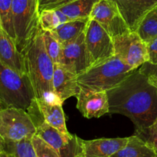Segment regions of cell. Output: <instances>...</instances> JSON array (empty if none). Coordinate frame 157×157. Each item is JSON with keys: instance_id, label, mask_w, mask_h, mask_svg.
Returning a JSON list of instances; mask_svg holds the SVG:
<instances>
[{"instance_id": "cell-1", "label": "cell", "mask_w": 157, "mask_h": 157, "mask_svg": "<svg viewBox=\"0 0 157 157\" xmlns=\"http://www.w3.org/2000/svg\"><path fill=\"white\" fill-rule=\"evenodd\" d=\"M107 93L109 113L128 117L134 125L135 134L144 131L156 119L157 89L139 69Z\"/></svg>"}, {"instance_id": "cell-2", "label": "cell", "mask_w": 157, "mask_h": 157, "mask_svg": "<svg viewBox=\"0 0 157 157\" xmlns=\"http://www.w3.org/2000/svg\"><path fill=\"white\" fill-rule=\"evenodd\" d=\"M24 56L27 75L35 99H41L49 103L62 104L63 102L54 91L52 80L55 63L44 48L41 28Z\"/></svg>"}, {"instance_id": "cell-3", "label": "cell", "mask_w": 157, "mask_h": 157, "mask_svg": "<svg viewBox=\"0 0 157 157\" xmlns=\"http://www.w3.org/2000/svg\"><path fill=\"white\" fill-rule=\"evenodd\" d=\"M134 71L114 55L78 75V83L80 88L107 92L122 83Z\"/></svg>"}, {"instance_id": "cell-4", "label": "cell", "mask_w": 157, "mask_h": 157, "mask_svg": "<svg viewBox=\"0 0 157 157\" xmlns=\"http://www.w3.org/2000/svg\"><path fill=\"white\" fill-rule=\"evenodd\" d=\"M36 129V135L58 152L60 157H84V140L77 135H64L44 120L34 99L26 110Z\"/></svg>"}, {"instance_id": "cell-5", "label": "cell", "mask_w": 157, "mask_h": 157, "mask_svg": "<svg viewBox=\"0 0 157 157\" xmlns=\"http://www.w3.org/2000/svg\"><path fill=\"white\" fill-rule=\"evenodd\" d=\"M12 23L17 49L24 55L41 29L38 0H12Z\"/></svg>"}, {"instance_id": "cell-6", "label": "cell", "mask_w": 157, "mask_h": 157, "mask_svg": "<svg viewBox=\"0 0 157 157\" xmlns=\"http://www.w3.org/2000/svg\"><path fill=\"white\" fill-rule=\"evenodd\" d=\"M0 99L8 107L27 110L35 99L28 75H21L0 62Z\"/></svg>"}, {"instance_id": "cell-7", "label": "cell", "mask_w": 157, "mask_h": 157, "mask_svg": "<svg viewBox=\"0 0 157 157\" xmlns=\"http://www.w3.org/2000/svg\"><path fill=\"white\" fill-rule=\"evenodd\" d=\"M35 134V126L26 110L8 107L0 112V136L5 142L32 139Z\"/></svg>"}, {"instance_id": "cell-8", "label": "cell", "mask_w": 157, "mask_h": 157, "mask_svg": "<svg viewBox=\"0 0 157 157\" xmlns=\"http://www.w3.org/2000/svg\"><path fill=\"white\" fill-rule=\"evenodd\" d=\"M85 43L91 67L115 55L113 38L98 22L90 18L85 29Z\"/></svg>"}, {"instance_id": "cell-9", "label": "cell", "mask_w": 157, "mask_h": 157, "mask_svg": "<svg viewBox=\"0 0 157 157\" xmlns=\"http://www.w3.org/2000/svg\"><path fill=\"white\" fill-rule=\"evenodd\" d=\"M115 55L133 70L149 62L147 43L136 32H127L113 38Z\"/></svg>"}, {"instance_id": "cell-10", "label": "cell", "mask_w": 157, "mask_h": 157, "mask_svg": "<svg viewBox=\"0 0 157 157\" xmlns=\"http://www.w3.org/2000/svg\"><path fill=\"white\" fill-rule=\"evenodd\" d=\"M90 18L98 22L112 38L130 31L113 0H100L94 7Z\"/></svg>"}, {"instance_id": "cell-11", "label": "cell", "mask_w": 157, "mask_h": 157, "mask_svg": "<svg viewBox=\"0 0 157 157\" xmlns=\"http://www.w3.org/2000/svg\"><path fill=\"white\" fill-rule=\"evenodd\" d=\"M62 55L60 64L77 75L91 67L85 43V31L78 38L62 44Z\"/></svg>"}, {"instance_id": "cell-12", "label": "cell", "mask_w": 157, "mask_h": 157, "mask_svg": "<svg viewBox=\"0 0 157 157\" xmlns=\"http://www.w3.org/2000/svg\"><path fill=\"white\" fill-rule=\"evenodd\" d=\"M77 109L87 119L100 118L109 113V100L105 91H94L80 88Z\"/></svg>"}, {"instance_id": "cell-13", "label": "cell", "mask_w": 157, "mask_h": 157, "mask_svg": "<svg viewBox=\"0 0 157 157\" xmlns=\"http://www.w3.org/2000/svg\"><path fill=\"white\" fill-rule=\"evenodd\" d=\"M130 28L136 32L140 24L149 12L157 6V0H113Z\"/></svg>"}, {"instance_id": "cell-14", "label": "cell", "mask_w": 157, "mask_h": 157, "mask_svg": "<svg viewBox=\"0 0 157 157\" xmlns=\"http://www.w3.org/2000/svg\"><path fill=\"white\" fill-rule=\"evenodd\" d=\"M0 62L20 75H27L24 55L18 51L15 40L2 27H0Z\"/></svg>"}, {"instance_id": "cell-15", "label": "cell", "mask_w": 157, "mask_h": 157, "mask_svg": "<svg viewBox=\"0 0 157 157\" xmlns=\"http://www.w3.org/2000/svg\"><path fill=\"white\" fill-rule=\"evenodd\" d=\"M54 91L64 103V100L79 93L78 75L67 70L61 64H55L53 73Z\"/></svg>"}, {"instance_id": "cell-16", "label": "cell", "mask_w": 157, "mask_h": 157, "mask_svg": "<svg viewBox=\"0 0 157 157\" xmlns=\"http://www.w3.org/2000/svg\"><path fill=\"white\" fill-rule=\"evenodd\" d=\"M128 138L84 140V157H111L127 145Z\"/></svg>"}, {"instance_id": "cell-17", "label": "cell", "mask_w": 157, "mask_h": 157, "mask_svg": "<svg viewBox=\"0 0 157 157\" xmlns=\"http://www.w3.org/2000/svg\"><path fill=\"white\" fill-rule=\"evenodd\" d=\"M38 108L42 113L44 120L58 129L64 135H71L66 126L65 117L63 111L62 104L49 103L41 99H35Z\"/></svg>"}, {"instance_id": "cell-18", "label": "cell", "mask_w": 157, "mask_h": 157, "mask_svg": "<svg viewBox=\"0 0 157 157\" xmlns=\"http://www.w3.org/2000/svg\"><path fill=\"white\" fill-rule=\"evenodd\" d=\"M89 18H80L61 24L52 33L61 43L68 42L78 38L85 31Z\"/></svg>"}, {"instance_id": "cell-19", "label": "cell", "mask_w": 157, "mask_h": 157, "mask_svg": "<svg viewBox=\"0 0 157 157\" xmlns=\"http://www.w3.org/2000/svg\"><path fill=\"white\" fill-rule=\"evenodd\" d=\"M157 154L136 135L129 137L127 145L111 157H156Z\"/></svg>"}, {"instance_id": "cell-20", "label": "cell", "mask_w": 157, "mask_h": 157, "mask_svg": "<svg viewBox=\"0 0 157 157\" xmlns=\"http://www.w3.org/2000/svg\"><path fill=\"white\" fill-rule=\"evenodd\" d=\"M100 0H76L57 10L61 11L70 20L89 18L95 5Z\"/></svg>"}, {"instance_id": "cell-21", "label": "cell", "mask_w": 157, "mask_h": 157, "mask_svg": "<svg viewBox=\"0 0 157 157\" xmlns=\"http://www.w3.org/2000/svg\"><path fill=\"white\" fill-rule=\"evenodd\" d=\"M136 32L146 43L156 36L157 9H152L147 14L140 24Z\"/></svg>"}, {"instance_id": "cell-22", "label": "cell", "mask_w": 157, "mask_h": 157, "mask_svg": "<svg viewBox=\"0 0 157 157\" xmlns=\"http://www.w3.org/2000/svg\"><path fill=\"white\" fill-rule=\"evenodd\" d=\"M71 20L59 10H45L39 14L40 26L43 31L52 32L58 26Z\"/></svg>"}, {"instance_id": "cell-23", "label": "cell", "mask_w": 157, "mask_h": 157, "mask_svg": "<svg viewBox=\"0 0 157 157\" xmlns=\"http://www.w3.org/2000/svg\"><path fill=\"white\" fill-rule=\"evenodd\" d=\"M5 150L15 157H37L32 139H25L18 142H6Z\"/></svg>"}, {"instance_id": "cell-24", "label": "cell", "mask_w": 157, "mask_h": 157, "mask_svg": "<svg viewBox=\"0 0 157 157\" xmlns=\"http://www.w3.org/2000/svg\"><path fill=\"white\" fill-rule=\"evenodd\" d=\"M42 36L48 55L55 64H60L62 55V44L49 31L42 30Z\"/></svg>"}, {"instance_id": "cell-25", "label": "cell", "mask_w": 157, "mask_h": 157, "mask_svg": "<svg viewBox=\"0 0 157 157\" xmlns=\"http://www.w3.org/2000/svg\"><path fill=\"white\" fill-rule=\"evenodd\" d=\"M0 21L2 29L15 40L12 23V0H0Z\"/></svg>"}, {"instance_id": "cell-26", "label": "cell", "mask_w": 157, "mask_h": 157, "mask_svg": "<svg viewBox=\"0 0 157 157\" xmlns=\"http://www.w3.org/2000/svg\"><path fill=\"white\" fill-rule=\"evenodd\" d=\"M32 143L37 157H60L52 146L36 134L32 138Z\"/></svg>"}, {"instance_id": "cell-27", "label": "cell", "mask_w": 157, "mask_h": 157, "mask_svg": "<svg viewBox=\"0 0 157 157\" xmlns=\"http://www.w3.org/2000/svg\"><path fill=\"white\" fill-rule=\"evenodd\" d=\"M142 139L157 154V118L154 123L138 134H134Z\"/></svg>"}, {"instance_id": "cell-28", "label": "cell", "mask_w": 157, "mask_h": 157, "mask_svg": "<svg viewBox=\"0 0 157 157\" xmlns=\"http://www.w3.org/2000/svg\"><path fill=\"white\" fill-rule=\"evenodd\" d=\"M76 0H38L39 14L45 10H57Z\"/></svg>"}, {"instance_id": "cell-29", "label": "cell", "mask_w": 157, "mask_h": 157, "mask_svg": "<svg viewBox=\"0 0 157 157\" xmlns=\"http://www.w3.org/2000/svg\"><path fill=\"white\" fill-rule=\"evenodd\" d=\"M149 54V62L157 64V35L147 43Z\"/></svg>"}, {"instance_id": "cell-30", "label": "cell", "mask_w": 157, "mask_h": 157, "mask_svg": "<svg viewBox=\"0 0 157 157\" xmlns=\"http://www.w3.org/2000/svg\"><path fill=\"white\" fill-rule=\"evenodd\" d=\"M139 70L141 73L148 77L150 75L157 77V64H153L147 62L140 66Z\"/></svg>"}, {"instance_id": "cell-31", "label": "cell", "mask_w": 157, "mask_h": 157, "mask_svg": "<svg viewBox=\"0 0 157 157\" xmlns=\"http://www.w3.org/2000/svg\"><path fill=\"white\" fill-rule=\"evenodd\" d=\"M148 79L149 82L157 89V77L153 76V75H150V76L148 77Z\"/></svg>"}, {"instance_id": "cell-32", "label": "cell", "mask_w": 157, "mask_h": 157, "mask_svg": "<svg viewBox=\"0 0 157 157\" xmlns=\"http://www.w3.org/2000/svg\"><path fill=\"white\" fill-rule=\"evenodd\" d=\"M0 157H15L12 153L7 152L6 150H3L0 152Z\"/></svg>"}, {"instance_id": "cell-33", "label": "cell", "mask_w": 157, "mask_h": 157, "mask_svg": "<svg viewBox=\"0 0 157 157\" xmlns=\"http://www.w3.org/2000/svg\"><path fill=\"white\" fill-rule=\"evenodd\" d=\"M5 147H6V142L0 136V152L5 150Z\"/></svg>"}, {"instance_id": "cell-34", "label": "cell", "mask_w": 157, "mask_h": 157, "mask_svg": "<svg viewBox=\"0 0 157 157\" xmlns=\"http://www.w3.org/2000/svg\"><path fill=\"white\" fill-rule=\"evenodd\" d=\"M6 108H8L7 105H6V103H5L4 102L0 99V112H1L2 110H3V109H6Z\"/></svg>"}, {"instance_id": "cell-35", "label": "cell", "mask_w": 157, "mask_h": 157, "mask_svg": "<svg viewBox=\"0 0 157 157\" xmlns=\"http://www.w3.org/2000/svg\"><path fill=\"white\" fill-rule=\"evenodd\" d=\"M0 27H2V25H1V21H0Z\"/></svg>"}, {"instance_id": "cell-36", "label": "cell", "mask_w": 157, "mask_h": 157, "mask_svg": "<svg viewBox=\"0 0 157 157\" xmlns=\"http://www.w3.org/2000/svg\"><path fill=\"white\" fill-rule=\"evenodd\" d=\"M154 9H157V6H156V7H155V8H154Z\"/></svg>"}, {"instance_id": "cell-37", "label": "cell", "mask_w": 157, "mask_h": 157, "mask_svg": "<svg viewBox=\"0 0 157 157\" xmlns=\"http://www.w3.org/2000/svg\"><path fill=\"white\" fill-rule=\"evenodd\" d=\"M156 157H157V156H156Z\"/></svg>"}]
</instances>
